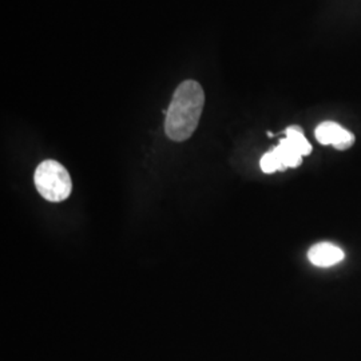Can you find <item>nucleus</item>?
<instances>
[{
  "mask_svg": "<svg viewBox=\"0 0 361 361\" xmlns=\"http://www.w3.org/2000/svg\"><path fill=\"white\" fill-rule=\"evenodd\" d=\"M35 186L39 194L50 202H62L73 190V182L65 166L54 159H46L35 170Z\"/></svg>",
  "mask_w": 361,
  "mask_h": 361,
  "instance_id": "f03ea898",
  "label": "nucleus"
},
{
  "mask_svg": "<svg viewBox=\"0 0 361 361\" xmlns=\"http://www.w3.org/2000/svg\"><path fill=\"white\" fill-rule=\"evenodd\" d=\"M285 138L302 157L310 155L312 153V145L305 138L301 128H298V126L288 128L285 130Z\"/></svg>",
  "mask_w": 361,
  "mask_h": 361,
  "instance_id": "423d86ee",
  "label": "nucleus"
},
{
  "mask_svg": "<svg viewBox=\"0 0 361 361\" xmlns=\"http://www.w3.org/2000/svg\"><path fill=\"white\" fill-rule=\"evenodd\" d=\"M273 152L279 157L280 162L283 164L285 169L297 168L302 162V155L286 141V138H283L279 143V146L273 149Z\"/></svg>",
  "mask_w": 361,
  "mask_h": 361,
  "instance_id": "39448f33",
  "label": "nucleus"
},
{
  "mask_svg": "<svg viewBox=\"0 0 361 361\" xmlns=\"http://www.w3.org/2000/svg\"><path fill=\"white\" fill-rule=\"evenodd\" d=\"M259 166H261V170L264 173H267V174H271V173H274L277 170H285L283 164L279 159V157L276 155L273 150L268 152L267 154H264V157L259 161Z\"/></svg>",
  "mask_w": 361,
  "mask_h": 361,
  "instance_id": "0eeeda50",
  "label": "nucleus"
},
{
  "mask_svg": "<svg viewBox=\"0 0 361 361\" xmlns=\"http://www.w3.org/2000/svg\"><path fill=\"white\" fill-rule=\"evenodd\" d=\"M314 134L322 145H332L337 150H347L355 143V135L336 122L320 123Z\"/></svg>",
  "mask_w": 361,
  "mask_h": 361,
  "instance_id": "7ed1b4c3",
  "label": "nucleus"
},
{
  "mask_svg": "<svg viewBox=\"0 0 361 361\" xmlns=\"http://www.w3.org/2000/svg\"><path fill=\"white\" fill-rule=\"evenodd\" d=\"M310 262L320 268H329L344 259V252L338 246L329 243H320L312 246L308 252Z\"/></svg>",
  "mask_w": 361,
  "mask_h": 361,
  "instance_id": "20e7f679",
  "label": "nucleus"
},
{
  "mask_svg": "<svg viewBox=\"0 0 361 361\" xmlns=\"http://www.w3.org/2000/svg\"><path fill=\"white\" fill-rule=\"evenodd\" d=\"M205 104V92L195 80L182 82L170 102L165 131L171 141L183 142L193 135Z\"/></svg>",
  "mask_w": 361,
  "mask_h": 361,
  "instance_id": "f257e3e1",
  "label": "nucleus"
}]
</instances>
